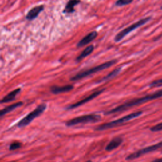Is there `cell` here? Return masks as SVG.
Here are the masks:
<instances>
[{"instance_id": "cell-1", "label": "cell", "mask_w": 162, "mask_h": 162, "mask_svg": "<svg viewBox=\"0 0 162 162\" xmlns=\"http://www.w3.org/2000/svg\"><path fill=\"white\" fill-rule=\"evenodd\" d=\"M162 97V89L160 90H158L152 94H148L146 96H144L143 97H141V98H136L130 101H128L124 104L118 106L115 108H114L113 109L106 112V114L107 115H110V114H113L117 112H121L125 111L128 110V109H130L131 107L137 106L139 105H141L143 103H144L148 101H152L160 98H161Z\"/></svg>"}, {"instance_id": "cell-2", "label": "cell", "mask_w": 162, "mask_h": 162, "mask_svg": "<svg viewBox=\"0 0 162 162\" xmlns=\"http://www.w3.org/2000/svg\"><path fill=\"white\" fill-rule=\"evenodd\" d=\"M143 114L142 111H139V112H133L132 113L128 114L127 115H125L121 118H118L117 120L111 121L110 122L103 124L101 125H99L98 127H97L96 128V131H105V130H108V129H110L115 127H118L121 125H122L124 123H126L128 121H130L135 118H137L139 116H141Z\"/></svg>"}, {"instance_id": "cell-3", "label": "cell", "mask_w": 162, "mask_h": 162, "mask_svg": "<svg viewBox=\"0 0 162 162\" xmlns=\"http://www.w3.org/2000/svg\"><path fill=\"white\" fill-rule=\"evenodd\" d=\"M117 62L116 60H112L109 61H107L105 63H103L101 65H99L98 66H96L94 67H93L91 69L85 70L82 72H80L77 73L76 75H75L73 77H72L70 79V81H76L81 79H82L86 77H88L89 75L94 74L95 73H97L98 72H100L101 70H103L106 69H108L111 66L113 65Z\"/></svg>"}, {"instance_id": "cell-4", "label": "cell", "mask_w": 162, "mask_h": 162, "mask_svg": "<svg viewBox=\"0 0 162 162\" xmlns=\"http://www.w3.org/2000/svg\"><path fill=\"white\" fill-rule=\"evenodd\" d=\"M100 119H101V117L98 115H95V114L84 115L73 118L72 119L68 121L65 123V124L68 127H72L79 124L97 122L100 121Z\"/></svg>"}, {"instance_id": "cell-5", "label": "cell", "mask_w": 162, "mask_h": 162, "mask_svg": "<svg viewBox=\"0 0 162 162\" xmlns=\"http://www.w3.org/2000/svg\"><path fill=\"white\" fill-rule=\"evenodd\" d=\"M46 109V105L45 103H42L39 105L36 109L29 113L27 116H26L24 118H23L18 124L17 127L19 128L24 127L27 125H28L31 122H32L34 118L38 117L40 116L43 112L45 111Z\"/></svg>"}, {"instance_id": "cell-6", "label": "cell", "mask_w": 162, "mask_h": 162, "mask_svg": "<svg viewBox=\"0 0 162 162\" xmlns=\"http://www.w3.org/2000/svg\"><path fill=\"white\" fill-rule=\"evenodd\" d=\"M150 19H151L150 17H148L143 18L142 19H140L139 20L136 22L134 23L133 24L131 25L130 26H128V27H126L125 29H123L120 32H118V33L115 36V39H114L115 41L117 42H120L127 34H128L129 33H131V32H132L133 30H134L135 29H136L140 27L143 26V25H144L147 22H148L150 20Z\"/></svg>"}, {"instance_id": "cell-7", "label": "cell", "mask_w": 162, "mask_h": 162, "mask_svg": "<svg viewBox=\"0 0 162 162\" xmlns=\"http://www.w3.org/2000/svg\"><path fill=\"white\" fill-rule=\"evenodd\" d=\"M160 148H162V141L156 144L146 147L144 148H143L141 149H139L137 151V152L133 153H131V155H129L128 156L126 157V160H135L136 158L141 157L147 153L153 152H155V151H156Z\"/></svg>"}, {"instance_id": "cell-8", "label": "cell", "mask_w": 162, "mask_h": 162, "mask_svg": "<svg viewBox=\"0 0 162 162\" xmlns=\"http://www.w3.org/2000/svg\"><path fill=\"white\" fill-rule=\"evenodd\" d=\"M104 91H105V89H100V90H98V91H96L94 93H93L91 94H90L89 96H88V97H86V98H85L84 99H82V100H81V101L77 102V103H73L72 105H70V106H69L67 108V110H72V109H75V108H77L79 106H81L85 104L86 103H88V102L93 100L94 98H96V97L98 96L100 94H101Z\"/></svg>"}, {"instance_id": "cell-9", "label": "cell", "mask_w": 162, "mask_h": 162, "mask_svg": "<svg viewBox=\"0 0 162 162\" xmlns=\"http://www.w3.org/2000/svg\"><path fill=\"white\" fill-rule=\"evenodd\" d=\"M98 32H97L96 30L92 31L88 34L86 35L85 36H84L77 45V46L78 48H81L82 46H84L85 45H87L88 44H89L90 42H91L93 40H94L97 36H98Z\"/></svg>"}, {"instance_id": "cell-10", "label": "cell", "mask_w": 162, "mask_h": 162, "mask_svg": "<svg viewBox=\"0 0 162 162\" xmlns=\"http://www.w3.org/2000/svg\"><path fill=\"white\" fill-rule=\"evenodd\" d=\"M45 9L44 5H39L30 9L26 16V18L29 21H32L36 18L39 14Z\"/></svg>"}, {"instance_id": "cell-11", "label": "cell", "mask_w": 162, "mask_h": 162, "mask_svg": "<svg viewBox=\"0 0 162 162\" xmlns=\"http://www.w3.org/2000/svg\"><path fill=\"white\" fill-rule=\"evenodd\" d=\"M73 89V85L69 84L63 86L53 85L51 88V91L52 93L55 94H58L60 93H67L72 91Z\"/></svg>"}, {"instance_id": "cell-12", "label": "cell", "mask_w": 162, "mask_h": 162, "mask_svg": "<svg viewBox=\"0 0 162 162\" xmlns=\"http://www.w3.org/2000/svg\"><path fill=\"white\" fill-rule=\"evenodd\" d=\"M123 142V139L121 137H115L113 139L112 141L108 144V145L106 146L105 149L108 152H110L116 148H117L118 146H120L121 144Z\"/></svg>"}, {"instance_id": "cell-13", "label": "cell", "mask_w": 162, "mask_h": 162, "mask_svg": "<svg viewBox=\"0 0 162 162\" xmlns=\"http://www.w3.org/2000/svg\"><path fill=\"white\" fill-rule=\"evenodd\" d=\"M81 2V0H69L63 10L65 14H72L75 12V6Z\"/></svg>"}, {"instance_id": "cell-14", "label": "cell", "mask_w": 162, "mask_h": 162, "mask_svg": "<svg viewBox=\"0 0 162 162\" xmlns=\"http://www.w3.org/2000/svg\"><path fill=\"white\" fill-rule=\"evenodd\" d=\"M20 91H21L20 88H17L12 91H11L1 100V103H6L14 101L15 99L16 96L19 94Z\"/></svg>"}, {"instance_id": "cell-15", "label": "cell", "mask_w": 162, "mask_h": 162, "mask_svg": "<svg viewBox=\"0 0 162 162\" xmlns=\"http://www.w3.org/2000/svg\"><path fill=\"white\" fill-rule=\"evenodd\" d=\"M23 105V103L21 102V101H19V102H17L14 104H12L11 105H9L6 107H5V109H2L1 110V112H0V116L1 117H3V115L14 111V110H15L16 109H17V108L20 107V106H22Z\"/></svg>"}, {"instance_id": "cell-16", "label": "cell", "mask_w": 162, "mask_h": 162, "mask_svg": "<svg viewBox=\"0 0 162 162\" xmlns=\"http://www.w3.org/2000/svg\"><path fill=\"white\" fill-rule=\"evenodd\" d=\"M94 49V47L93 45H90V46H88V47H86V48H85L84 51L77 57L76 61L77 62H79L81 60H82L84 58H85V57H88L93 52Z\"/></svg>"}, {"instance_id": "cell-17", "label": "cell", "mask_w": 162, "mask_h": 162, "mask_svg": "<svg viewBox=\"0 0 162 162\" xmlns=\"http://www.w3.org/2000/svg\"><path fill=\"white\" fill-rule=\"evenodd\" d=\"M121 68L119 67V68H117V69H115V70H113L112 72H111L110 73H109V74H108L107 75H106L105 77H104L100 82H102V81H109V80H110L113 78H114L115 77H116L117 75L120 73V72L121 71Z\"/></svg>"}, {"instance_id": "cell-18", "label": "cell", "mask_w": 162, "mask_h": 162, "mask_svg": "<svg viewBox=\"0 0 162 162\" xmlns=\"http://www.w3.org/2000/svg\"><path fill=\"white\" fill-rule=\"evenodd\" d=\"M133 0H117L115 2V5L117 6H122L131 4Z\"/></svg>"}, {"instance_id": "cell-19", "label": "cell", "mask_w": 162, "mask_h": 162, "mask_svg": "<svg viewBox=\"0 0 162 162\" xmlns=\"http://www.w3.org/2000/svg\"><path fill=\"white\" fill-rule=\"evenodd\" d=\"M149 86L151 88H158L162 86V79L154 81L150 84Z\"/></svg>"}, {"instance_id": "cell-20", "label": "cell", "mask_w": 162, "mask_h": 162, "mask_svg": "<svg viewBox=\"0 0 162 162\" xmlns=\"http://www.w3.org/2000/svg\"><path fill=\"white\" fill-rule=\"evenodd\" d=\"M150 131L152 132H159L162 131V122L152 127H151Z\"/></svg>"}, {"instance_id": "cell-21", "label": "cell", "mask_w": 162, "mask_h": 162, "mask_svg": "<svg viewBox=\"0 0 162 162\" xmlns=\"http://www.w3.org/2000/svg\"><path fill=\"white\" fill-rule=\"evenodd\" d=\"M21 147V144L18 142H15L10 144L9 146V149L10 150H16Z\"/></svg>"}, {"instance_id": "cell-22", "label": "cell", "mask_w": 162, "mask_h": 162, "mask_svg": "<svg viewBox=\"0 0 162 162\" xmlns=\"http://www.w3.org/2000/svg\"><path fill=\"white\" fill-rule=\"evenodd\" d=\"M152 162H162V158H159V159H156L153 160Z\"/></svg>"}, {"instance_id": "cell-23", "label": "cell", "mask_w": 162, "mask_h": 162, "mask_svg": "<svg viewBox=\"0 0 162 162\" xmlns=\"http://www.w3.org/2000/svg\"><path fill=\"white\" fill-rule=\"evenodd\" d=\"M85 162H92L91 160H88V161H85Z\"/></svg>"}, {"instance_id": "cell-24", "label": "cell", "mask_w": 162, "mask_h": 162, "mask_svg": "<svg viewBox=\"0 0 162 162\" xmlns=\"http://www.w3.org/2000/svg\"><path fill=\"white\" fill-rule=\"evenodd\" d=\"M161 9H162V6H161Z\"/></svg>"}]
</instances>
